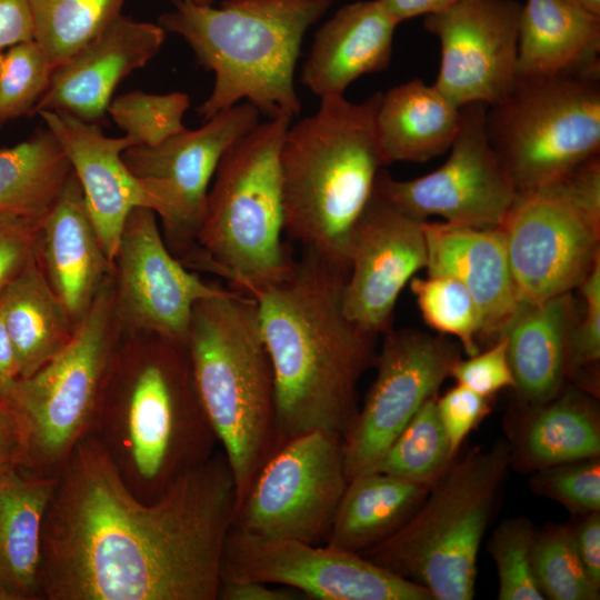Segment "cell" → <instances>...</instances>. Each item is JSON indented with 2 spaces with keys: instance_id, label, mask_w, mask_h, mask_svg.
<instances>
[{
  "instance_id": "obj_1",
  "label": "cell",
  "mask_w": 600,
  "mask_h": 600,
  "mask_svg": "<svg viewBox=\"0 0 600 600\" xmlns=\"http://www.w3.org/2000/svg\"><path fill=\"white\" fill-rule=\"evenodd\" d=\"M236 511L223 453L143 502L89 433L57 474L44 514L40 599L217 600Z\"/></svg>"
},
{
  "instance_id": "obj_2",
  "label": "cell",
  "mask_w": 600,
  "mask_h": 600,
  "mask_svg": "<svg viewBox=\"0 0 600 600\" xmlns=\"http://www.w3.org/2000/svg\"><path fill=\"white\" fill-rule=\"evenodd\" d=\"M347 274L348 267L302 249L289 274L254 297L274 376L277 448L313 430L343 438L357 417V384L374 361L376 336L343 312Z\"/></svg>"
},
{
  "instance_id": "obj_3",
  "label": "cell",
  "mask_w": 600,
  "mask_h": 600,
  "mask_svg": "<svg viewBox=\"0 0 600 600\" xmlns=\"http://www.w3.org/2000/svg\"><path fill=\"white\" fill-rule=\"evenodd\" d=\"M90 433L143 502L157 500L178 477L208 460L217 438L187 344L121 330Z\"/></svg>"
},
{
  "instance_id": "obj_4",
  "label": "cell",
  "mask_w": 600,
  "mask_h": 600,
  "mask_svg": "<svg viewBox=\"0 0 600 600\" xmlns=\"http://www.w3.org/2000/svg\"><path fill=\"white\" fill-rule=\"evenodd\" d=\"M329 7L330 0H222L219 7L173 0L158 23L214 73L212 91L198 108L203 120L242 101L268 119L292 120L301 111L294 87L301 43Z\"/></svg>"
},
{
  "instance_id": "obj_5",
  "label": "cell",
  "mask_w": 600,
  "mask_h": 600,
  "mask_svg": "<svg viewBox=\"0 0 600 600\" xmlns=\"http://www.w3.org/2000/svg\"><path fill=\"white\" fill-rule=\"evenodd\" d=\"M381 93L320 99L316 113L289 124L280 147L284 233L346 267L350 232L384 166L374 124Z\"/></svg>"
},
{
  "instance_id": "obj_6",
  "label": "cell",
  "mask_w": 600,
  "mask_h": 600,
  "mask_svg": "<svg viewBox=\"0 0 600 600\" xmlns=\"http://www.w3.org/2000/svg\"><path fill=\"white\" fill-rule=\"evenodd\" d=\"M187 349L202 408L233 477L238 511L277 448L274 376L254 298L226 288L198 301Z\"/></svg>"
},
{
  "instance_id": "obj_7",
  "label": "cell",
  "mask_w": 600,
  "mask_h": 600,
  "mask_svg": "<svg viewBox=\"0 0 600 600\" xmlns=\"http://www.w3.org/2000/svg\"><path fill=\"white\" fill-rule=\"evenodd\" d=\"M291 120L259 122L221 158L207 196L189 269L224 278L254 298L283 280L296 259L282 240L284 213L279 153Z\"/></svg>"
},
{
  "instance_id": "obj_8",
  "label": "cell",
  "mask_w": 600,
  "mask_h": 600,
  "mask_svg": "<svg viewBox=\"0 0 600 600\" xmlns=\"http://www.w3.org/2000/svg\"><path fill=\"white\" fill-rule=\"evenodd\" d=\"M511 461L499 441L451 462L403 526L359 553L432 600L472 599L480 544Z\"/></svg>"
},
{
  "instance_id": "obj_9",
  "label": "cell",
  "mask_w": 600,
  "mask_h": 600,
  "mask_svg": "<svg viewBox=\"0 0 600 600\" xmlns=\"http://www.w3.org/2000/svg\"><path fill=\"white\" fill-rule=\"evenodd\" d=\"M486 132L518 192L561 180L600 153V63L517 79L487 108Z\"/></svg>"
},
{
  "instance_id": "obj_10",
  "label": "cell",
  "mask_w": 600,
  "mask_h": 600,
  "mask_svg": "<svg viewBox=\"0 0 600 600\" xmlns=\"http://www.w3.org/2000/svg\"><path fill=\"white\" fill-rule=\"evenodd\" d=\"M113 271L78 323L69 344L4 399L24 436L22 469L44 477L59 473L93 426L112 352L121 334L114 310Z\"/></svg>"
},
{
  "instance_id": "obj_11",
  "label": "cell",
  "mask_w": 600,
  "mask_h": 600,
  "mask_svg": "<svg viewBox=\"0 0 600 600\" xmlns=\"http://www.w3.org/2000/svg\"><path fill=\"white\" fill-rule=\"evenodd\" d=\"M599 159L554 183L518 192L500 228L520 302L569 293L600 257Z\"/></svg>"
},
{
  "instance_id": "obj_12",
  "label": "cell",
  "mask_w": 600,
  "mask_h": 600,
  "mask_svg": "<svg viewBox=\"0 0 600 600\" xmlns=\"http://www.w3.org/2000/svg\"><path fill=\"white\" fill-rule=\"evenodd\" d=\"M342 437L313 430L280 444L256 476L233 524L259 537L327 541L347 487Z\"/></svg>"
},
{
  "instance_id": "obj_13",
  "label": "cell",
  "mask_w": 600,
  "mask_h": 600,
  "mask_svg": "<svg viewBox=\"0 0 600 600\" xmlns=\"http://www.w3.org/2000/svg\"><path fill=\"white\" fill-rule=\"evenodd\" d=\"M259 117L252 103L242 101L156 147L137 144L123 151L124 163L157 202L167 247L182 263L193 251L221 158L260 122Z\"/></svg>"
},
{
  "instance_id": "obj_14",
  "label": "cell",
  "mask_w": 600,
  "mask_h": 600,
  "mask_svg": "<svg viewBox=\"0 0 600 600\" xmlns=\"http://www.w3.org/2000/svg\"><path fill=\"white\" fill-rule=\"evenodd\" d=\"M483 102L461 107L460 124L447 161L411 180L377 174L373 193L398 210L424 221H444L480 229L500 228L518 191L491 148Z\"/></svg>"
},
{
  "instance_id": "obj_15",
  "label": "cell",
  "mask_w": 600,
  "mask_h": 600,
  "mask_svg": "<svg viewBox=\"0 0 600 600\" xmlns=\"http://www.w3.org/2000/svg\"><path fill=\"white\" fill-rule=\"evenodd\" d=\"M222 579L283 586L319 600H432L423 587L358 552L259 537L234 524L226 540Z\"/></svg>"
},
{
  "instance_id": "obj_16",
  "label": "cell",
  "mask_w": 600,
  "mask_h": 600,
  "mask_svg": "<svg viewBox=\"0 0 600 600\" xmlns=\"http://www.w3.org/2000/svg\"><path fill=\"white\" fill-rule=\"evenodd\" d=\"M384 334L373 361L376 379L342 438L348 481L373 469L459 359L457 349L441 337L412 329Z\"/></svg>"
},
{
  "instance_id": "obj_17",
  "label": "cell",
  "mask_w": 600,
  "mask_h": 600,
  "mask_svg": "<svg viewBox=\"0 0 600 600\" xmlns=\"http://www.w3.org/2000/svg\"><path fill=\"white\" fill-rule=\"evenodd\" d=\"M157 213L128 216L113 260L114 310L123 331L156 333L187 344L196 303L226 288L204 281L167 247Z\"/></svg>"
},
{
  "instance_id": "obj_18",
  "label": "cell",
  "mask_w": 600,
  "mask_h": 600,
  "mask_svg": "<svg viewBox=\"0 0 600 600\" xmlns=\"http://www.w3.org/2000/svg\"><path fill=\"white\" fill-rule=\"evenodd\" d=\"M517 0H458L424 16L426 30L439 39L440 69L433 83L458 107L500 102L517 80Z\"/></svg>"
},
{
  "instance_id": "obj_19",
  "label": "cell",
  "mask_w": 600,
  "mask_h": 600,
  "mask_svg": "<svg viewBox=\"0 0 600 600\" xmlns=\"http://www.w3.org/2000/svg\"><path fill=\"white\" fill-rule=\"evenodd\" d=\"M422 222L373 193L352 228L342 308L361 330L374 336L390 330L400 292L426 268Z\"/></svg>"
},
{
  "instance_id": "obj_20",
  "label": "cell",
  "mask_w": 600,
  "mask_h": 600,
  "mask_svg": "<svg viewBox=\"0 0 600 600\" xmlns=\"http://www.w3.org/2000/svg\"><path fill=\"white\" fill-rule=\"evenodd\" d=\"M166 33L158 22L120 14L53 69L34 113L62 112L101 124L117 87L158 54Z\"/></svg>"
},
{
  "instance_id": "obj_21",
  "label": "cell",
  "mask_w": 600,
  "mask_h": 600,
  "mask_svg": "<svg viewBox=\"0 0 600 600\" xmlns=\"http://www.w3.org/2000/svg\"><path fill=\"white\" fill-rule=\"evenodd\" d=\"M46 127L60 142L83 192L92 224L108 258L113 262L123 226L138 207L157 211V202L122 159L138 143L109 137L100 124L73 116L41 111Z\"/></svg>"
},
{
  "instance_id": "obj_22",
  "label": "cell",
  "mask_w": 600,
  "mask_h": 600,
  "mask_svg": "<svg viewBox=\"0 0 600 600\" xmlns=\"http://www.w3.org/2000/svg\"><path fill=\"white\" fill-rule=\"evenodd\" d=\"M428 274L449 276L471 293L480 333L501 338L520 300L501 228L480 229L450 222H422Z\"/></svg>"
},
{
  "instance_id": "obj_23",
  "label": "cell",
  "mask_w": 600,
  "mask_h": 600,
  "mask_svg": "<svg viewBox=\"0 0 600 600\" xmlns=\"http://www.w3.org/2000/svg\"><path fill=\"white\" fill-rule=\"evenodd\" d=\"M38 260L52 290L78 324L113 271L71 172L40 223Z\"/></svg>"
},
{
  "instance_id": "obj_24",
  "label": "cell",
  "mask_w": 600,
  "mask_h": 600,
  "mask_svg": "<svg viewBox=\"0 0 600 600\" xmlns=\"http://www.w3.org/2000/svg\"><path fill=\"white\" fill-rule=\"evenodd\" d=\"M398 24L378 0L341 7L314 34L301 83L320 99L343 97L361 76L389 67Z\"/></svg>"
},
{
  "instance_id": "obj_25",
  "label": "cell",
  "mask_w": 600,
  "mask_h": 600,
  "mask_svg": "<svg viewBox=\"0 0 600 600\" xmlns=\"http://www.w3.org/2000/svg\"><path fill=\"white\" fill-rule=\"evenodd\" d=\"M57 476L0 472V597L39 600L41 533Z\"/></svg>"
},
{
  "instance_id": "obj_26",
  "label": "cell",
  "mask_w": 600,
  "mask_h": 600,
  "mask_svg": "<svg viewBox=\"0 0 600 600\" xmlns=\"http://www.w3.org/2000/svg\"><path fill=\"white\" fill-rule=\"evenodd\" d=\"M600 16L571 0H526L521 7L517 79L600 63Z\"/></svg>"
},
{
  "instance_id": "obj_27",
  "label": "cell",
  "mask_w": 600,
  "mask_h": 600,
  "mask_svg": "<svg viewBox=\"0 0 600 600\" xmlns=\"http://www.w3.org/2000/svg\"><path fill=\"white\" fill-rule=\"evenodd\" d=\"M460 114L461 107L418 78L381 93L374 124L384 166L424 162L448 151Z\"/></svg>"
},
{
  "instance_id": "obj_28",
  "label": "cell",
  "mask_w": 600,
  "mask_h": 600,
  "mask_svg": "<svg viewBox=\"0 0 600 600\" xmlns=\"http://www.w3.org/2000/svg\"><path fill=\"white\" fill-rule=\"evenodd\" d=\"M571 297L521 302L503 336L516 389L536 406L558 396L567 370ZM502 336V337H503Z\"/></svg>"
},
{
  "instance_id": "obj_29",
  "label": "cell",
  "mask_w": 600,
  "mask_h": 600,
  "mask_svg": "<svg viewBox=\"0 0 600 600\" xmlns=\"http://www.w3.org/2000/svg\"><path fill=\"white\" fill-rule=\"evenodd\" d=\"M0 310L20 378L58 356L78 326L49 284L38 256L0 291Z\"/></svg>"
},
{
  "instance_id": "obj_30",
  "label": "cell",
  "mask_w": 600,
  "mask_h": 600,
  "mask_svg": "<svg viewBox=\"0 0 600 600\" xmlns=\"http://www.w3.org/2000/svg\"><path fill=\"white\" fill-rule=\"evenodd\" d=\"M431 486L382 472L348 481L327 544L361 552L394 533L413 514Z\"/></svg>"
},
{
  "instance_id": "obj_31",
  "label": "cell",
  "mask_w": 600,
  "mask_h": 600,
  "mask_svg": "<svg viewBox=\"0 0 600 600\" xmlns=\"http://www.w3.org/2000/svg\"><path fill=\"white\" fill-rule=\"evenodd\" d=\"M539 407L518 437L514 452L523 467L537 471L600 456L599 411L586 394L568 390Z\"/></svg>"
},
{
  "instance_id": "obj_32",
  "label": "cell",
  "mask_w": 600,
  "mask_h": 600,
  "mask_svg": "<svg viewBox=\"0 0 600 600\" xmlns=\"http://www.w3.org/2000/svg\"><path fill=\"white\" fill-rule=\"evenodd\" d=\"M71 172L60 142L47 127L0 148V213L42 221Z\"/></svg>"
},
{
  "instance_id": "obj_33",
  "label": "cell",
  "mask_w": 600,
  "mask_h": 600,
  "mask_svg": "<svg viewBox=\"0 0 600 600\" xmlns=\"http://www.w3.org/2000/svg\"><path fill=\"white\" fill-rule=\"evenodd\" d=\"M127 0H29L34 40L54 69L122 14Z\"/></svg>"
},
{
  "instance_id": "obj_34",
  "label": "cell",
  "mask_w": 600,
  "mask_h": 600,
  "mask_svg": "<svg viewBox=\"0 0 600 600\" xmlns=\"http://www.w3.org/2000/svg\"><path fill=\"white\" fill-rule=\"evenodd\" d=\"M436 400L434 396L421 406L370 472L429 486L444 472L454 454Z\"/></svg>"
},
{
  "instance_id": "obj_35",
  "label": "cell",
  "mask_w": 600,
  "mask_h": 600,
  "mask_svg": "<svg viewBox=\"0 0 600 600\" xmlns=\"http://www.w3.org/2000/svg\"><path fill=\"white\" fill-rule=\"evenodd\" d=\"M534 579L544 599L598 600L576 550L571 524H549L534 532L531 547Z\"/></svg>"
},
{
  "instance_id": "obj_36",
  "label": "cell",
  "mask_w": 600,
  "mask_h": 600,
  "mask_svg": "<svg viewBox=\"0 0 600 600\" xmlns=\"http://www.w3.org/2000/svg\"><path fill=\"white\" fill-rule=\"evenodd\" d=\"M410 289L424 322L430 328L442 334L457 337L469 356L479 352L478 308L471 293L460 281L443 274L412 277Z\"/></svg>"
},
{
  "instance_id": "obj_37",
  "label": "cell",
  "mask_w": 600,
  "mask_h": 600,
  "mask_svg": "<svg viewBox=\"0 0 600 600\" xmlns=\"http://www.w3.org/2000/svg\"><path fill=\"white\" fill-rule=\"evenodd\" d=\"M189 107L184 92L132 90L112 99L107 112L124 136L140 146L156 147L186 129L183 117Z\"/></svg>"
},
{
  "instance_id": "obj_38",
  "label": "cell",
  "mask_w": 600,
  "mask_h": 600,
  "mask_svg": "<svg viewBox=\"0 0 600 600\" xmlns=\"http://www.w3.org/2000/svg\"><path fill=\"white\" fill-rule=\"evenodd\" d=\"M53 68L36 40L10 47L0 66V128L8 121L34 113L47 92Z\"/></svg>"
},
{
  "instance_id": "obj_39",
  "label": "cell",
  "mask_w": 600,
  "mask_h": 600,
  "mask_svg": "<svg viewBox=\"0 0 600 600\" xmlns=\"http://www.w3.org/2000/svg\"><path fill=\"white\" fill-rule=\"evenodd\" d=\"M532 523L524 517L504 520L493 532L489 552L496 563L499 600H541L531 562L534 537Z\"/></svg>"
},
{
  "instance_id": "obj_40",
  "label": "cell",
  "mask_w": 600,
  "mask_h": 600,
  "mask_svg": "<svg viewBox=\"0 0 600 600\" xmlns=\"http://www.w3.org/2000/svg\"><path fill=\"white\" fill-rule=\"evenodd\" d=\"M537 471L530 482L536 493L556 500L573 513L584 516L600 511L599 457Z\"/></svg>"
},
{
  "instance_id": "obj_41",
  "label": "cell",
  "mask_w": 600,
  "mask_h": 600,
  "mask_svg": "<svg viewBox=\"0 0 600 600\" xmlns=\"http://www.w3.org/2000/svg\"><path fill=\"white\" fill-rule=\"evenodd\" d=\"M450 376L459 384L487 398L504 388H514L507 338H499L488 350L479 351L467 360L458 359L451 367Z\"/></svg>"
},
{
  "instance_id": "obj_42",
  "label": "cell",
  "mask_w": 600,
  "mask_h": 600,
  "mask_svg": "<svg viewBox=\"0 0 600 600\" xmlns=\"http://www.w3.org/2000/svg\"><path fill=\"white\" fill-rule=\"evenodd\" d=\"M579 286L586 307L578 328L569 334L567 369L573 370L600 359V257Z\"/></svg>"
},
{
  "instance_id": "obj_43",
  "label": "cell",
  "mask_w": 600,
  "mask_h": 600,
  "mask_svg": "<svg viewBox=\"0 0 600 600\" xmlns=\"http://www.w3.org/2000/svg\"><path fill=\"white\" fill-rule=\"evenodd\" d=\"M40 223L0 213V291L37 258Z\"/></svg>"
},
{
  "instance_id": "obj_44",
  "label": "cell",
  "mask_w": 600,
  "mask_h": 600,
  "mask_svg": "<svg viewBox=\"0 0 600 600\" xmlns=\"http://www.w3.org/2000/svg\"><path fill=\"white\" fill-rule=\"evenodd\" d=\"M436 402L451 451L456 454L470 431L488 414L489 398L458 383Z\"/></svg>"
},
{
  "instance_id": "obj_45",
  "label": "cell",
  "mask_w": 600,
  "mask_h": 600,
  "mask_svg": "<svg viewBox=\"0 0 600 600\" xmlns=\"http://www.w3.org/2000/svg\"><path fill=\"white\" fill-rule=\"evenodd\" d=\"M29 40H34L29 0H0V52Z\"/></svg>"
},
{
  "instance_id": "obj_46",
  "label": "cell",
  "mask_w": 600,
  "mask_h": 600,
  "mask_svg": "<svg viewBox=\"0 0 600 600\" xmlns=\"http://www.w3.org/2000/svg\"><path fill=\"white\" fill-rule=\"evenodd\" d=\"M578 557L591 582L600 589V512H591L572 526Z\"/></svg>"
},
{
  "instance_id": "obj_47",
  "label": "cell",
  "mask_w": 600,
  "mask_h": 600,
  "mask_svg": "<svg viewBox=\"0 0 600 600\" xmlns=\"http://www.w3.org/2000/svg\"><path fill=\"white\" fill-rule=\"evenodd\" d=\"M24 436L20 419L10 403L0 398V472L21 468Z\"/></svg>"
},
{
  "instance_id": "obj_48",
  "label": "cell",
  "mask_w": 600,
  "mask_h": 600,
  "mask_svg": "<svg viewBox=\"0 0 600 600\" xmlns=\"http://www.w3.org/2000/svg\"><path fill=\"white\" fill-rule=\"evenodd\" d=\"M303 594L296 589L259 581L222 579L218 599L221 600H298Z\"/></svg>"
},
{
  "instance_id": "obj_49",
  "label": "cell",
  "mask_w": 600,
  "mask_h": 600,
  "mask_svg": "<svg viewBox=\"0 0 600 600\" xmlns=\"http://www.w3.org/2000/svg\"><path fill=\"white\" fill-rule=\"evenodd\" d=\"M398 23L404 20L441 11L458 0H378Z\"/></svg>"
},
{
  "instance_id": "obj_50",
  "label": "cell",
  "mask_w": 600,
  "mask_h": 600,
  "mask_svg": "<svg viewBox=\"0 0 600 600\" xmlns=\"http://www.w3.org/2000/svg\"><path fill=\"white\" fill-rule=\"evenodd\" d=\"M20 379L14 351L0 310V398L6 399Z\"/></svg>"
},
{
  "instance_id": "obj_51",
  "label": "cell",
  "mask_w": 600,
  "mask_h": 600,
  "mask_svg": "<svg viewBox=\"0 0 600 600\" xmlns=\"http://www.w3.org/2000/svg\"><path fill=\"white\" fill-rule=\"evenodd\" d=\"M582 9L600 16V0H571Z\"/></svg>"
},
{
  "instance_id": "obj_52",
  "label": "cell",
  "mask_w": 600,
  "mask_h": 600,
  "mask_svg": "<svg viewBox=\"0 0 600 600\" xmlns=\"http://www.w3.org/2000/svg\"><path fill=\"white\" fill-rule=\"evenodd\" d=\"M184 1L196 3V4H201V6H209V4H213L214 0H184Z\"/></svg>"
},
{
  "instance_id": "obj_53",
  "label": "cell",
  "mask_w": 600,
  "mask_h": 600,
  "mask_svg": "<svg viewBox=\"0 0 600 600\" xmlns=\"http://www.w3.org/2000/svg\"><path fill=\"white\" fill-rule=\"evenodd\" d=\"M2 53H3V52H0V66H1Z\"/></svg>"
},
{
  "instance_id": "obj_54",
  "label": "cell",
  "mask_w": 600,
  "mask_h": 600,
  "mask_svg": "<svg viewBox=\"0 0 600 600\" xmlns=\"http://www.w3.org/2000/svg\"><path fill=\"white\" fill-rule=\"evenodd\" d=\"M0 600H2L1 597H0Z\"/></svg>"
}]
</instances>
